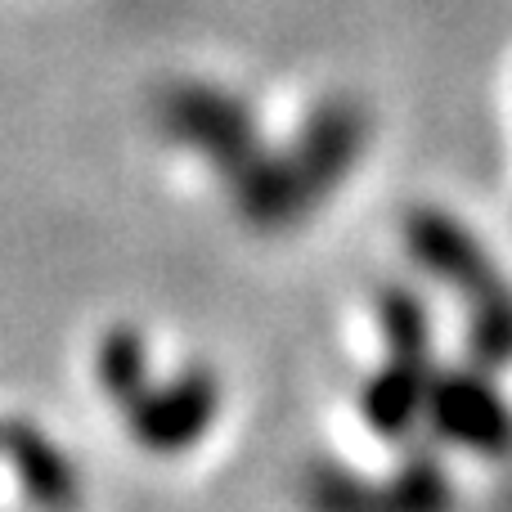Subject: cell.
<instances>
[{
	"label": "cell",
	"instance_id": "obj_4",
	"mask_svg": "<svg viewBox=\"0 0 512 512\" xmlns=\"http://www.w3.org/2000/svg\"><path fill=\"white\" fill-rule=\"evenodd\" d=\"M423 418L454 445H468V450H481V454L512 450V414L477 373L432 378Z\"/></svg>",
	"mask_w": 512,
	"mask_h": 512
},
{
	"label": "cell",
	"instance_id": "obj_3",
	"mask_svg": "<svg viewBox=\"0 0 512 512\" xmlns=\"http://www.w3.org/2000/svg\"><path fill=\"white\" fill-rule=\"evenodd\" d=\"M310 512H450V481L441 463L418 454L382 486L351 477L342 468H319L306 477Z\"/></svg>",
	"mask_w": 512,
	"mask_h": 512
},
{
	"label": "cell",
	"instance_id": "obj_2",
	"mask_svg": "<svg viewBox=\"0 0 512 512\" xmlns=\"http://www.w3.org/2000/svg\"><path fill=\"white\" fill-rule=\"evenodd\" d=\"M81 472L36 423L0 414V512H77Z\"/></svg>",
	"mask_w": 512,
	"mask_h": 512
},
{
	"label": "cell",
	"instance_id": "obj_1",
	"mask_svg": "<svg viewBox=\"0 0 512 512\" xmlns=\"http://www.w3.org/2000/svg\"><path fill=\"white\" fill-rule=\"evenodd\" d=\"M99 391L113 400L135 445L153 454H185L207 436L221 409V387L207 369H189L167 387L149 378V346L135 333H108L95 355Z\"/></svg>",
	"mask_w": 512,
	"mask_h": 512
}]
</instances>
